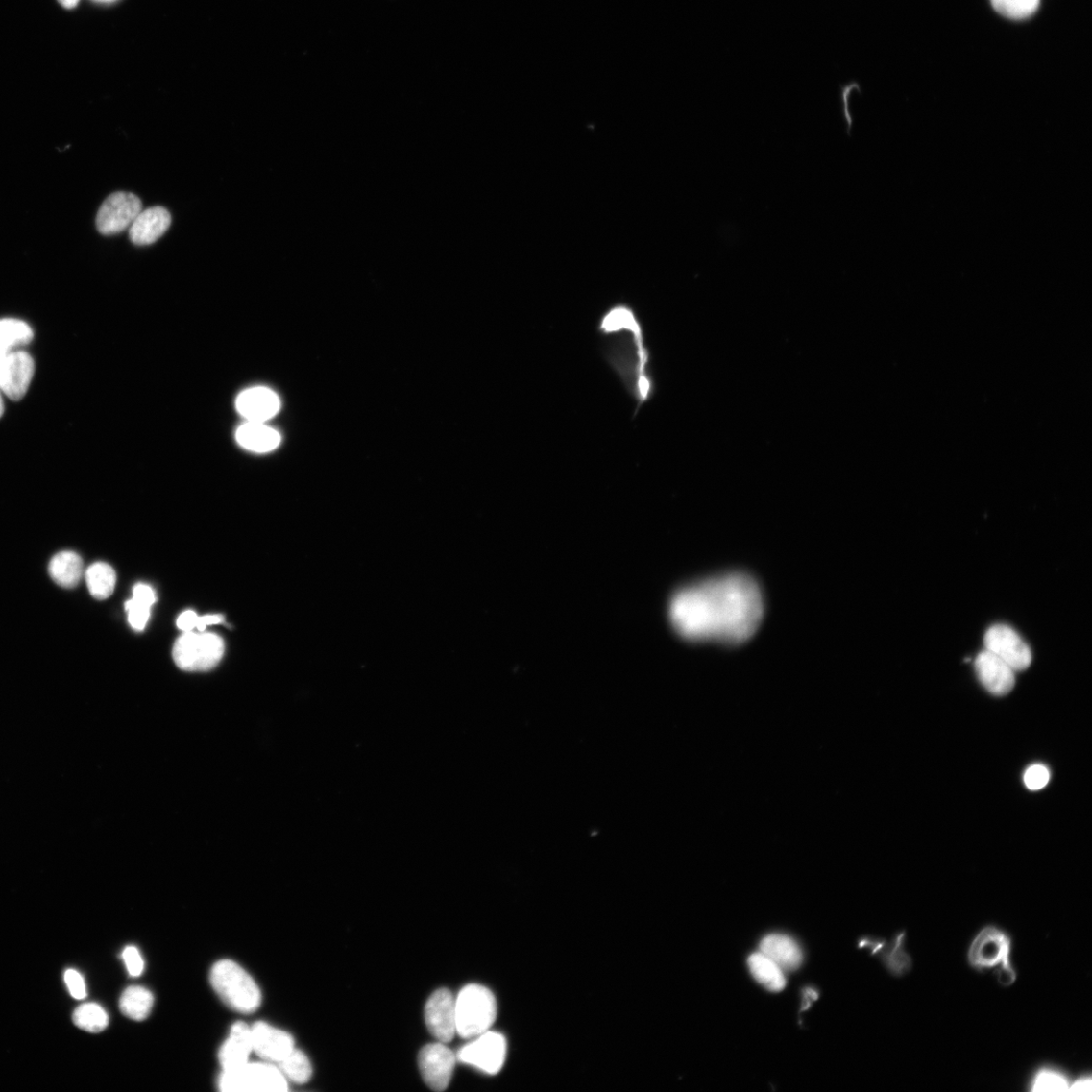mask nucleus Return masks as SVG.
<instances>
[{
  "instance_id": "aec40b11",
  "label": "nucleus",
  "mask_w": 1092,
  "mask_h": 1092,
  "mask_svg": "<svg viewBox=\"0 0 1092 1092\" xmlns=\"http://www.w3.org/2000/svg\"><path fill=\"white\" fill-rule=\"evenodd\" d=\"M238 444L249 451L266 453L275 450L281 442L279 433L263 423L247 421L236 432Z\"/></svg>"
},
{
  "instance_id": "72a5a7b5",
  "label": "nucleus",
  "mask_w": 1092,
  "mask_h": 1092,
  "mask_svg": "<svg viewBox=\"0 0 1092 1092\" xmlns=\"http://www.w3.org/2000/svg\"><path fill=\"white\" fill-rule=\"evenodd\" d=\"M123 960L132 977H138L143 973L144 960L136 947H127L123 952Z\"/></svg>"
},
{
  "instance_id": "1a4fd4ad",
  "label": "nucleus",
  "mask_w": 1092,
  "mask_h": 1092,
  "mask_svg": "<svg viewBox=\"0 0 1092 1092\" xmlns=\"http://www.w3.org/2000/svg\"><path fill=\"white\" fill-rule=\"evenodd\" d=\"M985 649L1007 664L1014 672L1027 669L1031 651L1018 632L1004 624L991 626L984 637Z\"/></svg>"
},
{
  "instance_id": "f704fd0d",
  "label": "nucleus",
  "mask_w": 1092,
  "mask_h": 1092,
  "mask_svg": "<svg viewBox=\"0 0 1092 1092\" xmlns=\"http://www.w3.org/2000/svg\"><path fill=\"white\" fill-rule=\"evenodd\" d=\"M199 616L193 610H187L182 613L178 619L177 625L183 632H190L197 629Z\"/></svg>"
},
{
  "instance_id": "c756f323",
  "label": "nucleus",
  "mask_w": 1092,
  "mask_h": 1092,
  "mask_svg": "<svg viewBox=\"0 0 1092 1092\" xmlns=\"http://www.w3.org/2000/svg\"><path fill=\"white\" fill-rule=\"evenodd\" d=\"M994 10L1012 20H1023L1037 12L1040 0H991Z\"/></svg>"
},
{
  "instance_id": "20e7f679",
  "label": "nucleus",
  "mask_w": 1092,
  "mask_h": 1092,
  "mask_svg": "<svg viewBox=\"0 0 1092 1092\" xmlns=\"http://www.w3.org/2000/svg\"><path fill=\"white\" fill-rule=\"evenodd\" d=\"M210 983L221 1000L235 1011L252 1013L261 1005V991L253 977L231 960L213 966Z\"/></svg>"
},
{
  "instance_id": "9d476101",
  "label": "nucleus",
  "mask_w": 1092,
  "mask_h": 1092,
  "mask_svg": "<svg viewBox=\"0 0 1092 1092\" xmlns=\"http://www.w3.org/2000/svg\"><path fill=\"white\" fill-rule=\"evenodd\" d=\"M142 209V202L136 195L124 191L110 195L100 207L97 216L99 232L111 236L125 231Z\"/></svg>"
},
{
  "instance_id": "0eeeda50",
  "label": "nucleus",
  "mask_w": 1092,
  "mask_h": 1092,
  "mask_svg": "<svg viewBox=\"0 0 1092 1092\" xmlns=\"http://www.w3.org/2000/svg\"><path fill=\"white\" fill-rule=\"evenodd\" d=\"M219 1087L226 1092H284L289 1089L279 1067L268 1062H248L239 1068L223 1071Z\"/></svg>"
},
{
  "instance_id": "a878e982",
  "label": "nucleus",
  "mask_w": 1092,
  "mask_h": 1092,
  "mask_svg": "<svg viewBox=\"0 0 1092 1092\" xmlns=\"http://www.w3.org/2000/svg\"><path fill=\"white\" fill-rule=\"evenodd\" d=\"M155 998L146 988L141 986L128 987L121 996L120 1008L127 1018L133 1021H143L148 1018Z\"/></svg>"
},
{
  "instance_id": "f257e3e1",
  "label": "nucleus",
  "mask_w": 1092,
  "mask_h": 1092,
  "mask_svg": "<svg viewBox=\"0 0 1092 1092\" xmlns=\"http://www.w3.org/2000/svg\"><path fill=\"white\" fill-rule=\"evenodd\" d=\"M667 616L683 639L739 644L758 630L764 599L750 576L725 574L677 592L669 601Z\"/></svg>"
},
{
  "instance_id": "9b49d317",
  "label": "nucleus",
  "mask_w": 1092,
  "mask_h": 1092,
  "mask_svg": "<svg viewBox=\"0 0 1092 1092\" xmlns=\"http://www.w3.org/2000/svg\"><path fill=\"white\" fill-rule=\"evenodd\" d=\"M456 1057L445 1043L429 1044L421 1049L418 1064L425 1083L435 1091L446 1090L452 1079Z\"/></svg>"
},
{
  "instance_id": "4468645a",
  "label": "nucleus",
  "mask_w": 1092,
  "mask_h": 1092,
  "mask_svg": "<svg viewBox=\"0 0 1092 1092\" xmlns=\"http://www.w3.org/2000/svg\"><path fill=\"white\" fill-rule=\"evenodd\" d=\"M252 1037L254 1052L268 1063L278 1064L295 1049L294 1038L289 1032L264 1022L252 1027Z\"/></svg>"
},
{
  "instance_id": "bb28decb",
  "label": "nucleus",
  "mask_w": 1092,
  "mask_h": 1092,
  "mask_svg": "<svg viewBox=\"0 0 1092 1092\" xmlns=\"http://www.w3.org/2000/svg\"><path fill=\"white\" fill-rule=\"evenodd\" d=\"M278 1067L287 1081L297 1084L308 1082L313 1075V1067L305 1054L294 1049L289 1056L278 1063Z\"/></svg>"
},
{
  "instance_id": "58836bf2",
  "label": "nucleus",
  "mask_w": 1092,
  "mask_h": 1092,
  "mask_svg": "<svg viewBox=\"0 0 1092 1092\" xmlns=\"http://www.w3.org/2000/svg\"><path fill=\"white\" fill-rule=\"evenodd\" d=\"M59 3L65 9H73L80 3V0H59Z\"/></svg>"
},
{
  "instance_id": "e433bc0d",
  "label": "nucleus",
  "mask_w": 1092,
  "mask_h": 1092,
  "mask_svg": "<svg viewBox=\"0 0 1092 1092\" xmlns=\"http://www.w3.org/2000/svg\"><path fill=\"white\" fill-rule=\"evenodd\" d=\"M1092 1078L1090 1075H1084L1071 1081L1069 1091H1091Z\"/></svg>"
},
{
  "instance_id": "423d86ee",
  "label": "nucleus",
  "mask_w": 1092,
  "mask_h": 1092,
  "mask_svg": "<svg viewBox=\"0 0 1092 1092\" xmlns=\"http://www.w3.org/2000/svg\"><path fill=\"white\" fill-rule=\"evenodd\" d=\"M225 653V643L215 634L194 631L184 632L172 649L177 666L186 672H206L221 662Z\"/></svg>"
},
{
  "instance_id": "6e6552de",
  "label": "nucleus",
  "mask_w": 1092,
  "mask_h": 1092,
  "mask_svg": "<svg viewBox=\"0 0 1092 1092\" xmlns=\"http://www.w3.org/2000/svg\"><path fill=\"white\" fill-rule=\"evenodd\" d=\"M507 1057V1041L502 1033L491 1030L464 1046L457 1053V1060L473 1066L487 1075H497Z\"/></svg>"
},
{
  "instance_id": "2eb2a0df",
  "label": "nucleus",
  "mask_w": 1092,
  "mask_h": 1092,
  "mask_svg": "<svg viewBox=\"0 0 1092 1092\" xmlns=\"http://www.w3.org/2000/svg\"><path fill=\"white\" fill-rule=\"evenodd\" d=\"M975 670L981 683L992 695L1005 696L1014 687V670L986 649L977 656Z\"/></svg>"
},
{
  "instance_id": "6ab92c4d",
  "label": "nucleus",
  "mask_w": 1092,
  "mask_h": 1092,
  "mask_svg": "<svg viewBox=\"0 0 1092 1092\" xmlns=\"http://www.w3.org/2000/svg\"><path fill=\"white\" fill-rule=\"evenodd\" d=\"M907 934L898 933L891 943L865 941L875 953H881L886 968L894 976H903L912 969V958L906 950Z\"/></svg>"
},
{
  "instance_id": "c9c22d12",
  "label": "nucleus",
  "mask_w": 1092,
  "mask_h": 1092,
  "mask_svg": "<svg viewBox=\"0 0 1092 1092\" xmlns=\"http://www.w3.org/2000/svg\"><path fill=\"white\" fill-rule=\"evenodd\" d=\"M133 597L139 599L151 606L155 605L157 602L155 590H153L150 586L144 584H139L133 588Z\"/></svg>"
},
{
  "instance_id": "2f4dec72",
  "label": "nucleus",
  "mask_w": 1092,
  "mask_h": 1092,
  "mask_svg": "<svg viewBox=\"0 0 1092 1092\" xmlns=\"http://www.w3.org/2000/svg\"><path fill=\"white\" fill-rule=\"evenodd\" d=\"M1050 781V772L1044 764H1036L1031 765L1024 775V782L1030 790L1037 791L1047 787Z\"/></svg>"
},
{
  "instance_id": "39448f33",
  "label": "nucleus",
  "mask_w": 1092,
  "mask_h": 1092,
  "mask_svg": "<svg viewBox=\"0 0 1092 1092\" xmlns=\"http://www.w3.org/2000/svg\"><path fill=\"white\" fill-rule=\"evenodd\" d=\"M497 1017V1002L492 991L482 985L470 984L455 999L456 1032L473 1039L489 1031Z\"/></svg>"
},
{
  "instance_id": "dca6fc26",
  "label": "nucleus",
  "mask_w": 1092,
  "mask_h": 1092,
  "mask_svg": "<svg viewBox=\"0 0 1092 1092\" xmlns=\"http://www.w3.org/2000/svg\"><path fill=\"white\" fill-rule=\"evenodd\" d=\"M236 408L247 421L265 424L279 413L280 400L273 390L255 387L247 389L238 396Z\"/></svg>"
},
{
  "instance_id": "4c0bfd02",
  "label": "nucleus",
  "mask_w": 1092,
  "mask_h": 1092,
  "mask_svg": "<svg viewBox=\"0 0 1092 1092\" xmlns=\"http://www.w3.org/2000/svg\"><path fill=\"white\" fill-rule=\"evenodd\" d=\"M224 621H225L224 617L220 616V615L205 616L202 618L199 617L197 629L200 632H204L207 626L222 624Z\"/></svg>"
},
{
  "instance_id": "cd10ccee",
  "label": "nucleus",
  "mask_w": 1092,
  "mask_h": 1092,
  "mask_svg": "<svg viewBox=\"0 0 1092 1092\" xmlns=\"http://www.w3.org/2000/svg\"><path fill=\"white\" fill-rule=\"evenodd\" d=\"M1070 1080L1066 1073L1058 1068L1042 1067L1034 1072L1030 1083L1032 1092H1063L1069 1091Z\"/></svg>"
},
{
  "instance_id": "c85d7f7f",
  "label": "nucleus",
  "mask_w": 1092,
  "mask_h": 1092,
  "mask_svg": "<svg viewBox=\"0 0 1092 1092\" xmlns=\"http://www.w3.org/2000/svg\"><path fill=\"white\" fill-rule=\"evenodd\" d=\"M73 1022L80 1029L89 1032H101L109 1025L106 1010L97 1004H85L76 1008Z\"/></svg>"
},
{
  "instance_id": "5701e85b",
  "label": "nucleus",
  "mask_w": 1092,
  "mask_h": 1092,
  "mask_svg": "<svg viewBox=\"0 0 1092 1092\" xmlns=\"http://www.w3.org/2000/svg\"><path fill=\"white\" fill-rule=\"evenodd\" d=\"M749 967L756 981L770 991H781L787 985L783 970L761 952L749 958Z\"/></svg>"
},
{
  "instance_id": "473e14b6",
  "label": "nucleus",
  "mask_w": 1092,
  "mask_h": 1092,
  "mask_svg": "<svg viewBox=\"0 0 1092 1092\" xmlns=\"http://www.w3.org/2000/svg\"><path fill=\"white\" fill-rule=\"evenodd\" d=\"M64 981L72 998L75 1000H84L86 998V985L81 973L74 969H69L64 974Z\"/></svg>"
},
{
  "instance_id": "b1692460",
  "label": "nucleus",
  "mask_w": 1092,
  "mask_h": 1092,
  "mask_svg": "<svg viewBox=\"0 0 1092 1092\" xmlns=\"http://www.w3.org/2000/svg\"><path fill=\"white\" fill-rule=\"evenodd\" d=\"M33 336L27 323L16 319L0 320V360L14 349L29 344Z\"/></svg>"
},
{
  "instance_id": "412c9836",
  "label": "nucleus",
  "mask_w": 1092,
  "mask_h": 1092,
  "mask_svg": "<svg viewBox=\"0 0 1092 1092\" xmlns=\"http://www.w3.org/2000/svg\"><path fill=\"white\" fill-rule=\"evenodd\" d=\"M761 953L770 958L782 970H795L802 962L799 946L784 934L765 936L761 943Z\"/></svg>"
},
{
  "instance_id": "393cba45",
  "label": "nucleus",
  "mask_w": 1092,
  "mask_h": 1092,
  "mask_svg": "<svg viewBox=\"0 0 1092 1092\" xmlns=\"http://www.w3.org/2000/svg\"><path fill=\"white\" fill-rule=\"evenodd\" d=\"M85 580L91 596L106 600L112 595L117 583L116 571L106 563H95L85 571Z\"/></svg>"
},
{
  "instance_id": "a19ab883",
  "label": "nucleus",
  "mask_w": 1092,
  "mask_h": 1092,
  "mask_svg": "<svg viewBox=\"0 0 1092 1092\" xmlns=\"http://www.w3.org/2000/svg\"><path fill=\"white\" fill-rule=\"evenodd\" d=\"M100 2H112V0H100Z\"/></svg>"
},
{
  "instance_id": "a211bd4d",
  "label": "nucleus",
  "mask_w": 1092,
  "mask_h": 1092,
  "mask_svg": "<svg viewBox=\"0 0 1092 1092\" xmlns=\"http://www.w3.org/2000/svg\"><path fill=\"white\" fill-rule=\"evenodd\" d=\"M253 1048L252 1027L238 1022L230 1031L229 1038L219 1052L220 1064L223 1071L239 1068L249 1061Z\"/></svg>"
},
{
  "instance_id": "ea45409f",
  "label": "nucleus",
  "mask_w": 1092,
  "mask_h": 1092,
  "mask_svg": "<svg viewBox=\"0 0 1092 1092\" xmlns=\"http://www.w3.org/2000/svg\"><path fill=\"white\" fill-rule=\"evenodd\" d=\"M4 412H5L4 400L2 397V390H0V418H2V416L4 415Z\"/></svg>"
},
{
  "instance_id": "f3484780",
  "label": "nucleus",
  "mask_w": 1092,
  "mask_h": 1092,
  "mask_svg": "<svg viewBox=\"0 0 1092 1092\" xmlns=\"http://www.w3.org/2000/svg\"><path fill=\"white\" fill-rule=\"evenodd\" d=\"M171 225V216L162 206H153L142 212L132 223L129 230L130 240L138 246H146L159 240Z\"/></svg>"
},
{
  "instance_id": "f03ea898",
  "label": "nucleus",
  "mask_w": 1092,
  "mask_h": 1092,
  "mask_svg": "<svg viewBox=\"0 0 1092 1092\" xmlns=\"http://www.w3.org/2000/svg\"><path fill=\"white\" fill-rule=\"evenodd\" d=\"M598 329L609 366L635 399L639 410L654 393L642 324L628 306L618 305L602 317Z\"/></svg>"
},
{
  "instance_id": "4be33fe9",
  "label": "nucleus",
  "mask_w": 1092,
  "mask_h": 1092,
  "mask_svg": "<svg viewBox=\"0 0 1092 1092\" xmlns=\"http://www.w3.org/2000/svg\"><path fill=\"white\" fill-rule=\"evenodd\" d=\"M52 580L62 588L78 586L84 576V563L74 551H61L54 555L49 565Z\"/></svg>"
},
{
  "instance_id": "f8f14e48",
  "label": "nucleus",
  "mask_w": 1092,
  "mask_h": 1092,
  "mask_svg": "<svg viewBox=\"0 0 1092 1092\" xmlns=\"http://www.w3.org/2000/svg\"><path fill=\"white\" fill-rule=\"evenodd\" d=\"M34 370V360L28 352H10L0 360V390L12 400H22L30 387Z\"/></svg>"
},
{
  "instance_id": "ddd939ff",
  "label": "nucleus",
  "mask_w": 1092,
  "mask_h": 1092,
  "mask_svg": "<svg viewBox=\"0 0 1092 1092\" xmlns=\"http://www.w3.org/2000/svg\"><path fill=\"white\" fill-rule=\"evenodd\" d=\"M425 1015L428 1031L439 1042L447 1044L454 1038L455 999L449 989H438L430 996Z\"/></svg>"
},
{
  "instance_id": "7ed1b4c3",
  "label": "nucleus",
  "mask_w": 1092,
  "mask_h": 1092,
  "mask_svg": "<svg viewBox=\"0 0 1092 1092\" xmlns=\"http://www.w3.org/2000/svg\"><path fill=\"white\" fill-rule=\"evenodd\" d=\"M1012 940L1004 930L986 926L975 935L967 952L969 965L976 971L993 970L1003 987L1017 982L1018 974L1012 961Z\"/></svg>"
},
{
  "instance_id": "7c9ffc66",
  "label": "nucleus",
  "mask_w": 1092,
  "mask_h": 1092,
  "mask_svg": "<svg viewBox=\"0 0 1092 1092\" xmlns=\"http://www.w3.org/2000/svg\"><path fill=\"white\" fill-rule=\"evenodd\" d=\"M151 607V605L133 597L126 602L125 609L128 613V621L133 629L143 630L146 627Z\"/></svg>"
}]
</instances>
